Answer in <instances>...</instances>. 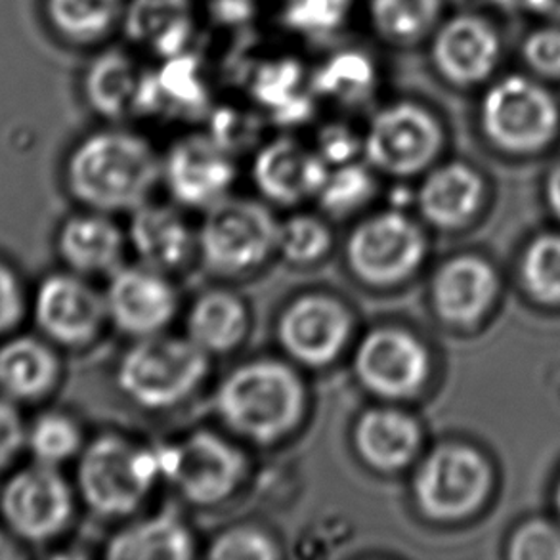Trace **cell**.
Here are the masks:
<instances>
[{
	"label": "cell",
	"mask_w": 560,
	"mask_h": 560,
	"mask_svg": "<svg viewBox=\"0 0 560 560\" xmlns=\"http://www.w3.org/2000/svg\"><path fill=\"white\" fill-rule=\"evenodd\" d=\"M163 180V160L130 130H100L71 153V194L92 211L132 212L148 203Z\"/></svg>",
	"instance_id": "1"
},
{
	"label": "cell",
	"mask_w": 560,
	"mask_h": 560,
	"mask_svg": "<svg viewBox=\"0 0 560 560\" xmlns=\"http://www.w3.org/2000/svg\"><path fill=\"white\" fill-rule=\"evenodd\" d=\"M214 408L237 436L255 444H273L301 423L306 390L291 365L260 358L237 365L222 378Z\"/></svg>",
	"instance_id": "2"
},
{
	"label": "cell",
	"mask_w": 560,
	"mask_h": 560,
	"mask_svg": "<svg viewBox=\"0 0 560 560\" xmlns=\"http://www.w3.org/2000/svg\"><path fill=\"white\" fill-rule=\"evenodd\" d=\"M209 373V354L188 337L152 335L122 354L117 365L121 393L144 409H171L196 393Z\"/></svg>",
	"instance_id": "3"
},
{
	"label": "cell",
	"mask_w": 560,
	"mask_h": 560,
	"mask_svg": "<svg viewBox=\"0 0 560 560\" xmlns=\"http://www.w3.org/2000/svg\"><path fill=\"white\" fill-rule=\"evenodd\" d=\"M161 480L155 447H140L117 434H104L84 447L77 485L84 503L100 516L135 513Z\"/></svg>",
	"instance_id": "4"
},
{
	"label": "cell",
	"mask_w": 560,
	"mask_h": 560,
	"mask_svg": "<svg viewBox=\"0 0 560 560\" xmlns=\"http://www.w3.org/2000/svg\"><path fill=\"white\" fill-rule=\"evenodd\" d=\"M278 228L280 222L265 203L226 197L205 211L203 224L197 232V250L211 272H253L276 253Z\"/></svg>",
	"instance_id": "5"
},
{
	"label": "cell",
	"mask_w": 560,
	"mask_h": 560,
	"mask_svg": "<svg viewBox=\"0 0 560 560\" xmlns=\"http://www.w3.org/2000/svg\"><path fill=\"white\" fill-rule=\"evenodd\" d=\"M155 452L161 478L199 508L230 500L249 469L242 450L212 431L191 432L176 444L155 447Z\"/></svg>",
	"instance_id": "6"
},
{
	"label": "cell",
	"mask_w": 560,
	"mask_h": 560,
	"mask_svg": "<svg viewBox=\"0 0 560 560\" xmlns=\"http://www.w3.org/2000/svg\"><path fill=\"white\" fill-rule=\"evenodd\" d=\"M492 486V470L477 450L444 444L424 457L413 477L417 508L432 521L450 523L475 513Z\"/></svg>",
	"instance_id": "7"
},
{
	"label": "cell",
	"mask_w": 560,
	"mask_h": 560,
	"mask_svg": "<svg viewBox=\"0 0 560 560\" xmlns=\"http://www.w3.org/2000/svg\"><path fill=\"white\" fill-rule=\"evenodd\" d=\"M444 132L439 119L416 102H394L375 114L364 137L368 165L394 178L421 175L439 158Z\"/></svg>",
	"instance_id": "8"
},
{
	"label": "cell",
	"mask_w": 560,
	"mask_h": 560,
	"mask_svg": "<svg viewBox=\"0 0 560 560\" xmlns=\"http://www.w3.org/2000/svg\"><path fill=\"white\" fill-rule=\"evenodd\" d=\"M427 240L416 220L400 211L377 212L362 220L347 242V262L358 280L393 288L423 265Z\"/></svg>",
	"instance_id": "9"
},
{
	"label": "cell",
	"mask_w": 560,
	"mask_h": 560,
	"mask_svg": "<svg viewBox=\"0 0 560 560\" xmlns=\"http://www.w3.org/2000/svg\"><path fill=\"white\" fill-rule=\"evenodd\" d=\"M480 122L493 144L509 152H534L553 138L559 112L549 92L524 77H508L482 102Z\"/></svg>",
	"instance_id": "10"
},
{
	"label": "cell",
	"mask_w": 560,
	"mask_h": 560,
	"mask_svg": "<svg viewBox=\"0 0 560 560\" xmlns=\"http://www.w3.org/2000/svg\"><path fill=\"white\" fill-rule=\"evenodd\" d=\"M354 373L373 396L404 400L423 388L431 373V357L408 329L377 327L358 342Z\"/></svg>",
	"instance_id": "11"
},
{
	"label": "cell",
	"mask_w": 560,
	"mask_h": 560,
	"mask_svg": "<svg viewBox=\"0 0 560 560\" xmlns=\"http://www.w3.org/2000/svg\"><path fill=\"white\" fill-rule=\"evenodd\" d=\"M0 509L18 536L46 541L68 526L73 515V493L56 467L37 463L8 480Z\"/></svg>",
	"instance_id": "12"
},
{
	"label": "cell",
	"mask_w": 560,
	"mask_h": 560,
	"mask_svg": "<svg viewBox=\"0 0 560 560\" xmlns=\"http://www.w3.org/2000/svg\"><path fill=\"white\" fill-rule=\"evenodd\" d=\"M352 337L349 308L329 295L295 299L278 322L281 349L296 364L326 368L341 357Z\"/></svg>",
	"instance_id": "13"
},
{
	"label": "cell",
	"mask_w": 560,
	"mask_h": 560,
	"mask_svg": "<svg viewBox=\"0 0 560 560\" xmlns=\"http://www.w3.org/2000/svg\"><path fill=\"white\" fill-rule=\"evenodd\" d=\"M235 178L234 155L211 135L180 138L163 160V183L184 209H211L230 197Z\"/></svg>",
	"instance_id": "14"
},
{
	"label": "cell",
	"mask_w": 560,
	"mask_h": 560,
	"mask_svg": "<svg viewBox=\"0 0 560 560\" xmlns=\"http://www.w3.org/2000/svg\"><path fill=\"white\" fill-rule=\"evenodd\" d=\"M104 299L107 318L135 339L163 334L178 312V295L167 273L142 262L115 268Z\"/></svg>",
	"instance_id": "15"
},
{
	"label": "cell",
	"mask_w": 560,
	"mask_h": 560,
	"mask_svg": "<svg viewBox=\"0 0 560 560\" xmlns=\"http://www.w3.org/2000/svg\"><path fill=\"white\" fill-rule=\"evenodd\" d=\"M106 318V299L77 276L54 273L38 288L35 319L60 345L83 347L98 335Z\"/></svg>",
	"instance_id": "16"
},
{
	"label": "cell",
	"mask_w": 560,
	"mask_h": 560,
	"mask_svg": "<svg viewBox=\"0 0 560 560\" xmlns=\"http://www.w3.org/2000/svg\"><path fill=\"white\" fill-rule=\"evenodd\" d=\"M327 167L316 150L293 138H276L258 148L253 161V183L272 203L291 207L318 197Z\"/></svg>",
	"instance_id": "17"
},
{
	"label": "cell",
	"mask_w": 560,
	"mask_h": 560,
	"mask_svg": "<svg viewBox=\"0 0 560 560\" xmlns=\"http://www.w3.org/2000/svg\"><path fill=\"white\" fill-rule=\"evenodd\" d=\"M498 37L477 15H457L432 38V63L440 75L459 86L480 83L498 61Z\"/></svg>",
	"instance_id": "18"
},
{
	"label": "cell",
	"mask_w": 560,
	"mask_h": 560,
	"mask_svg": "<svg viewBox=\"0 0 560 560\" xmlns=\"http://www.w3.org/2000/svg\"><path fill=\"white\" fill-rule=\"evenodd\" d=\"M127 237L142 265L167 276L186 266L197 250L196 232L171 205L148 201L135 209Z\"/></svg>",
	"instance_id": "19"
},
{
	"label": "cell",
	"mask_w": 560,
	"mask_h": 560,
	"mask_svg": "<svg viewBox=\"0 0 560 560\" xmlns=\"http://www.w3.org/2000/svg\"><path fill=\"white\" fill-rule=\"evenodd\" d=\"M498 280L492 266L475 255L450 258L434 273L431 299L440 318L454 326H470L492 306Z\"/></svg>",
	"instance_id": "20"
},
{
	"label": "cell",
	"mask_w": 560,
	"mask_h": 560,
	"mask_svg": "<svg viewBox=\"0 0 560 560\" xmlns=\"http://www.w3.org/2000/svg\"><path fill=\"white\" fill-rule=\"evenodd\" d=\"M360 459L381 472L406 469L421 446V429L413 417L396 408L368 409L354 427Z\"/></svg>",
	"instance_id": "21"
},
{
	"label": "cell",
	"mask_w": 560,
	"mask_h": 560,
	"mask_svg": "<svg viewBox=\"0 0 560 560\" xmlns=\"http://www.w3.org/2000/svg\"><path fill=\"white\" fill-rule=\"evenodd\" d=\"M107 559L188 560L196 557V539L183 516L165 509L125 526L107 541Z\"/></svg>",
	"instance_id": "22"
},
{
	"label": "cell",
	"mask_w": 560,
	"mask_h": 560,
	"mask_svg": "<svg viewBox=\"0 0 560 560\" xmlns=\"http://www.w3.org/2000/svg\"><path fill=\"white\" fill-rule=\"evenodd\" d=\"M191 0H127L125 31L132 43L161 58L186 52L194 33Z\"/></svg>",
	"instance_id": "23"
},
{
	"label": "cell",
	"mask_w": 560,
	"mask_h": 560,
	"mask_svg": "<svg viewBox=\"0 0 560 560\" xmlns=\"http://www.w3.org/2000/svg\"><path fill=\"white\" fill-rule=\"evenodd\" d=\"M482 180L463 163H450L424 176L417 191L423 219L436 228L465 226L478 211Z\"/></svg>",
	"instance_id": "24"
},
{
	"label": "cell",
	"mask_w": 560,
	"mask_h": 560,
	"mask_svg": "<svg viewBox=\"0 0 560 560\" xmlns=\"http://www.w3.org/2000/svg\"><path fill=\"white\" fill-rule=\"evenodd\" d=\"M125 243L121 228L106 212L96 211L69 219L61 228L58 249L75 272L112 273L121 266Z\"/></svg>",
	"instance_id": "25"
},
{
	"label": "cell",
	"mask_w": 560,
	"mask_h": 560,
	"mask_svg": "<svg viewBox=\"0 0 560 560\" xmlns=\"http://www.w3.org/2000/svg\"><path fill=\"white\" fill-rule=\"evenodd\" d=\"M247 306L240 296L222 289L197 296L186 316V337L209 357L237 349L247 335Z\"/></svg>",
	"instance_id": "26"
},
{
	"label": "cell",
	"mask_w": 560,
	"mask_h": 560,
	"mask_svg": "<svg viewBox=\"0 0 560 560\" xmlns=\"http://www.w3.org/2000/svg\"><path fill=\"white\" fill-rule=\"evenodd\" d=\"M142 73L121 50H107L92 61L84 77V94L94 112L107 119L137 117Z\"/></svg>",
	"instance_id": "27"
},
{
	"label": "cell",
	"mask_w": 560,
	"mask_h": 560,
	"mask_svg": "<svg viewBox=\"0 0 560 560\" xmlns=\"http://www.w3.org/2000/svg\"><path fill=\"white\" fill-rule=\"evenodd\" d=\"M58 378V358L45 342L20 337L0 349V390L15 400L45 396Z\"/></svg>",
	"instance_id": "28"
},
{
	"label": "cell",
	"mask_w": 560,
	"mask_h": 560,
	"mask_svg": "<svg viewBox=\"0 0 560 560\" xmlns=\"http://www.w3.org/2000/svg\"><path fill=\"white\" fill-rule=\"evenodd\" d=\"M250 89L258 104L281 125H296L312 114L311 94L303 89V68L295 60L266 63Z\"/></svg>",
	"instance_id": "29"
},
{
	"label": "cell",
	"mask_w": 560,
	"mask_h": 560,
	"mask_svg": "<svg viewBox=\"0 0 560 560\" xmlns=\"http://www.w3.org/2000/svg\"><path fill=\"white\" fill-rule=\"evenodd\" d=\"M377 86V68L360 50H342L327 58L312 75L311 91L342 106H358Z\"/></svg>",
	"instance_id": "30"
},
{
	"label": "cell",
	"mask_w": 560,
	"mask_h": 560,
	"mask_svg": "<svg viewBox=\"0 0 560 560\" xmlns=\"http://www.w3.org/2000/svg\"><path fill=\"white\" fill-rule=\"evenodd\" d=\"M378 37L394 46L423 40L439 22L440 0H365Z\"/></svg>",
	"instance_id": "31"
},
{
	"label": "cell",
	"mask_w": 560,
	"mask_h": 560,
	"mask_svg": "<svg viewBox=\"0 0 560 560\" xmlns=\"http://www.w3.org/2000/svg\"><path fill=\"white\" fill-rule=\"evenodd\" d=\"M127 0H48V15L63 37L92 43L109 33Z\"/></svg>",
	"instance_id": "32"
},
{
	"label": "cell",
	"mask_w": 560,
	"mask_h": 560,
	"mask_svg": "<svg viewBox=\"0 0 560 560\" xmlns=\"http://www.w3.org/2000/svg\"><path fill=\"white\" fill-rule=\"evenodd\" d=\"M377 189L370 165L347 163L329 168L326 183L319 189L318 203L335 219H345L372 201Z\"/></svg>",
	"instance_id": "33"
},
{
	"label": "cell",
	"mask_w": 560,
	"mask_h": 560,
	"mask_svg": "<svg viewBox=\"0 0 560 560\" xmlns=\"http://www.w3.org/2000/svg\"><path fill=\"white\" fill-rule=\"evenodd\" d=\"M334 243L331 230L314 214H295L278 228L276 253L289 265L306 266L326 257Z\"/></svg>",
	"instance_id": "34"
},
{
	"label": "cell",
	"mask_w": 560,
	"mask_h": 560,
	"mask_svg": "<svg viewBox=\"0 0 560 560\" xmlns=\"http://www.w3.org/2000/svg\"><path fill=\"white\" fill-rule=\"evenodd\" d=\"M352 7L354 0H285L281 22L296 35L327 37L347 23Z\"/></svg>",
	"instance_id": "35"
},
{
	"label": "cell",
	"mask_w": 560,
	"mask_h": 560,
	"mask_svg": "<svg viewBox=\"0 0 560 560\" xmlns=\"http://www.w3.org/2000/svg\"><path fill=\"white\" fill-rule=\"evenodd\" d=\"M523 281L528 293L547 304L560 303V235H541L523 257Z\"/></svg>",
	"instance_id": "36"
},
{
	"label": "cell",
	"mask_w": 560,
	"mask_h": 560,
	"mask_svg": "<svg viewBox=\"0 0 560 560\" xmlns=\"http://www.w3.org/2000/svg\"><path fill=\"white\" fill-rule=\"evenodd\" d=\"M30 447L37 463L58 467L79 454L81 431L68 416L46 413L31 429Z\"/></svg>",
	"instance_id": "37"
},
{
	"label": "cell",
	"mask_w": 560,
	"mask_h": 560,
	"mask_svg": "<svg viewBox=\"0 0 560 560\" xmlns=\"http://www.w3.org/2000/svg\"><path fill=\"white\" fill-rule=\"evenodd\" d=\"M212 560H272L280 549L265 530L255 526H234L212 539L207 549Z\"/></svg>",
	"instance_id": "38"
},
{
	"label": "cell",
	"mask_w": 560,
	"mask_h": 560,
	"mask_svg": "<svg viewBox=\"0 0 560 560\" xmlns=\"http://www.w3.org/2000/svg\"><path fill=\"white\" fill-rule=\"evenodd\" d=\"M509 557L515 560H560V532L539 521L524 524L511 539Z\"/></svg>",
	"instance_id": "39"
},
{
	"label": "cell",
	"mask_w": 560,
	"mask_h": 560,
	"mask_svg": "<svg viewBox=\"0 0 560 560\" xmlns=\"http://www.w3.org/2000/svg\"><path fill=\"white\" fill-rule=\"evenodd\" d=\"M316 153L329 168L347 165L364 153V138L342 122H331L319 130Z\"/></svg>",
	"instance_id": "40"
},
{
	"label": "cell",
	"mask_w": 560,
	"mask_h": 560,
	"mask_svg": "<svg viewBox=\"0 0 560 560\" xmlns=\"http://www.w3.org/2000/svg\"><path fill=\"white\" fill-rule=\"evenodd\" d=\"M209 135L234 155V153L247 150L257 140L258 125L255 117L243 114V112L222 109L212 117Z\"/></svg>",
	"instance_id": "41"
},
{
	"label": "cell",
	"mask_w": 560,
	"mask_h": 560,
	"mask_svg": "<svg viewBox=\"0 0 560 560\" xmlns=\"http://www.w3.org/2000/svg\"><path fill=\"white\" fill-rule=\"evenodd\" d=\"M526 60L534 69L546 75L560 73V31L541 30L534 33L524 46Z\"/></svg>",
	"instance_id": "42"
},
{
	"label": "cell",
	"mask_w": 560,
	"mask_h": 560,
	"mask_svg": "<svg viewBox=\"0 0 560 560\" xmlns=\"http://www.w3.org/2000/svg\"><path fill=\"white\" fill-rule=\"evenodd\" d=\"M23 312V296L20 283L10 268L0 265V334L20 322Z\"/></svg>",
	"instance_id": "43"
},
{
	"label": "cell",
	"mask_w": 560,
	"mask_h": 560,
	"mask_svg": "<svg viewBox=\"0 0 560 560\" xmlns=\"http://www.w3.org/2000/svg\"><path fill=\"white\" fill-rule=\"evenodd\" d=\"M23 440L25 432L18 411L7 400H0V467L14 459Z\"/></svg>",
	"instance_id": "44"
},
{
	"label": "cell",
	"mask_w": 560,
	"mask_h": 560,
	"mask_svg": "<svg viewBox=\"0 0 560 560\" xmlns=\"http://www.w3.org/2000/svg\"><path fill=\"white\" fill-rule=\"evenodd\" d=\"M509 7L534 10L539 14L560 15V0H503Z\"/></svg>",
	"instance_id": "45"
},
{
	"label": "cell",
	"mask_w": 560,
	"mask_h": 560,
	"mask_svg": "<svg viewBox=\"0 0 560 560\" xmlns=\"http://www.w3.org/2000/svg\"><path fill=\"white\" fill-rule=\"evenodd\" d=\"M547 199L553 209L555 214L560 219V165L555 168L549 180H547Z\"/></svg>",
	"instance_id": "46"
},
{
	"label": "cell",
	"mask_w": 560,
	"mask_h": 560,
	"mask_svg": "<svg viewBox=\"0 0 560 560\" xmlns=\"http://www.w3.org/2000/svg\"><path fill=\"white\" fill-rule=\"evenodd\" d=\"M14 547L4 538V534H0V560L14 559Z\"/></svg>",
	"instance_id": "47"
},
{
	"label": "cell",
	"mask_w": 560,
	"mask_h": 560,
	"mask_svg": "<svg viewBox=\"0 0 560 560\" xmlns=\"http://www.w3.org/2000/svg\"><path fill=\"white\" fill-rule=\"evenodd\" d=\"M557 509H559L560 513V485L559 488H557Z\"/></svg>",
	"instance_id": "48"
}]
</instances>
